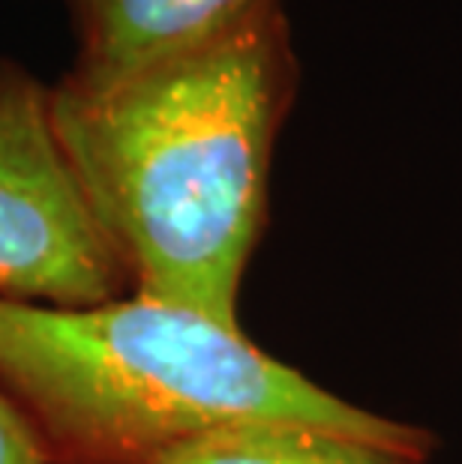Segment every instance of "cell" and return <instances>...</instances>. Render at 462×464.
Here are the masks:
<instances>
[{
  "instance_id": "cell-1",
  "label": "cell",
  "mask_w": 462,
  "mask_h": 464,
  "mask_svg": "<svg viewBox=\"0 0 462 464\" xmlns=\"http://www.w3.org/2000/svg\"><path fill=\"white\" fill-rule=\"evenodd\" d=\"M298 84L280 0L103 87L61 78L52 117L135 297L229 330Z\"/></svg>"
},
{
  "instance_id": "cell-2",
  "label": "cell",
  "mask_w": 462,
  "mask_h": 464,
  "mask_svg": "<svg viewBox=\"0 0 462 464\" xmlns=\"http://www.w3.org/2000/svg\"><path fill=\"white\" fill-rule=\"evenodd\" d=\"M0 390L48 464H156L234 422H307L427 456L432 438L360 411L204 314L144 297L93 309L0 300Z\"/></svg>"
},
{
  "instance_id": "cell-3",
  "label": "cell",
  "mask_w": 462,
  "mask_h": 464,
  "mask_svg": "<svg viewBox=\"0 0 462 464\" xmlns=\"http://www.w3.org/2000/svg\"><path fill=\"white\" fill-rule=\"evenodd\" d=\"M130 266L96 219L52 117V87L0 57V300L93 309Z\"/></svg>"
},
{
  "instance_id": "cell-4",
  "label": "cell",
  "mask_w": 462,
  "mask_h": 464,
  "mask_svg": "<svg viewBox=\"0 0 462 464\" xmlns=\"http://www.w3.org/2000/svg\"><path fill=\"white\" fill-rule=\"evenodd\" d=\"M270 0H66L75 66L66 78L103 87L243 22Z\"/></svg>"
},
{
  "instance_id": "cell-5",
  "label": "cell",
  "mask_w": 462,
  "mask_h": 464,
  "mask_svg": "<svg viewBox=\"0 0 462 464\" xmlns=\"http://www.w3.org/2000/svg\"><path fill=\"white\" fill-rule=\"evenodd\" d=\"M156 464H424V456L307 422H234L178 443Z\"/></svg>"
},
{
  "instance_id": "cell-6",
  "label": "cell",
  "mask_w": 462,
  "mask_h": 464,
  "mask_svg": "<svg viewBox=\"0 0 462 464\" xmlns=\"http://www.w3.org/2000/svg\"><path fill=\"white\" fill-rule=\"evenodd\" d=\"M0 464H48L25 413L0 392Z\"/></svg>"
}]
</instances>
